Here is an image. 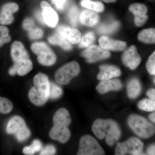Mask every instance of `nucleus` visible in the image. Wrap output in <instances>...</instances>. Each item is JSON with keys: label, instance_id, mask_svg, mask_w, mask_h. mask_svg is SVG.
I'll return each instance as SVG.
<instances>
[{"label": "nucleus", "instance_id": "obj_1", "mask_svg": "<svg viewBox=\"0 0 155 155\" xmlns=\"http://www.w3.org/2000/svg\"><path fill=\"white\" fill-rule=\"evenodd\" d=\"M92 130L99 139L105 138L106 142L110 146L114 145L121 136L119 125L111 119H97L93 124Z\"/></svg>", "mask_w": 155, "mask_h": 155}, {"label": "nucleus", "instance_id": "obj_2", "mask_svg": "<svg viewBox=\"0 0 155 155\" xmlns=\"http://www.w3.org/2000/svg\"><path fill=\"white\" fill-rule=\"evenodd\" d=\"M34 86L28 92L31 102L37 106L43 105L49 98L50 82L47 75L39 73L34 78Z\"/></svg>", "mask_w": 155, "mask_h": 155}, {"label": "nucleus", "instance_id": "obj_3", "mask_svg": "<svg viewBox=\"0 0 155 155\" xmlns=\"http://www.w3.org/2000/svg\"><path fill=\"white\" fill-rule=\"evenodd\" d=\"M128 123L136 134L142 138H149L155 133L154 125L139 115H130L128 117Z\"/></svg>", "mask_w": 155, "mask_h": 155}, {"label": "nucleus", "instance_id": "obj_4", "mask_svg": "<svg viewBox=\"0 0 155 155\" xmlns=\"http://www.w3.org/2000/svg\"><path fill=\"white\" fill-rule=\"evenodd\" d=\"M7 133L14 134L18 141L23 142L31 135V131L26 126L24 119L19 116H15L9 121L6 128Z\"/></svg>", "mask_w": 155, "mask_h": 155}, {"label": "nucleus", "instance_id": "obj_5", "mask_svg": "<svg viewBox=\"0 0 155 155\" xmlns=\"http://www.w3.org/2000/svg\"><path fill=\"white\" fill-rule=\"evenodd\" d=\"M80 71L79 64L76 61H71L56 71L55 79L59 84H67L79 74Z\"/></svg>", "mask_w": 155, "mask_h": 155}, {"label": "nucleus", "instance_id": "obj_6", "mask_svg": "<svg viewBox=\"0 0 155 155\" xmlns=\"http://www.w3.org/2000/svg\"><path fill=\"white\" fill-rule=\"evenodd\" d=\"M105 152L94 137L89 135L83 136L79 141L77 155H102Z\"/></svg>", "mask_w": 155, "mask_h": 155}, {"label": "nucleus", "instance_id": "obj_7", "mask_svg": "<svg viewBox=\"0 0 155 155\" xmlns=\"http://www.w3.org/2000/svg\"><path fill=\"white\" fill-rule=\"evenodd\" d=\"M143 144L139 139L131 137L127 141L117 143L115 149V154L140 155Z\"/></svg>", "mask_w": 155, "mask_h": 155}, {"label": "nucleus", "instance_id": "obj_8", "mask_svg": "<svg viewBox=\"0 0 155 155\" xmlns=\"http://www.w3.org/2000/svg\"><path fill=\"white\" fill-rule=\"evenodd\" d=\"M81 55L86 59L87 62L93 63L109 58L110 54L109 51L93 45L87 48L81 53Z\"/></svg>", "mask_w": 155, "mask_h": 155}, {"label": "nucleus", "instance_id": "obj_9", "mask_svg": "<svg viewBox=\"0 0 155 155\" xmlns=\"http://www.w3.org/2000/svg\"><path fill=\"white\" fill-rule=\"evenodd\" d=\"M122 61L123 64L131 70H134L138 67L141 58L135 46H131L124 52L122 56Z\"/></svg>", "mask_w": 155, "mask_h": 155}, {"label": "nucleus", "instance_id": "obj_10", "mask_svg": "<svg viewBox=\"0 0 155 155\" xmlns=\"http://www.w3.org/2000/svg\"><path fill=\"white\" fill-rule=\"evenodd\" d=\"M19 5L16 3L9 2L5 4L2 7L0 13V24L10 25L14 20L13 14L19 10Z\"/></svg>", "mask_w": 155, "mask_h": 155}, {"label": "nucleus", "instance_id": "obj_11", "mask_svg": "<svg viewBox=\"0 0 155 155\" xmlns=\"http://www.w3.org/2000/svg\"><path fill=\"white\" fill-rule=\"evenodd\" d=\"M41 7L42 10V14L45 23L51 28H54L59 20L57 12L46 1H42L41 2Z\"/></svg>", "mask_w": 155, "mask_h": 155}, {"label": "nucleus", "instance_id": "obj_12", "mask_svg": "<svg viewBox=\"0 0 155 155\" xmlns=\"http://www.w3.org/2000/svg\"><path fill=\"white\" fill-rule=\"evenodd\" d=\"M129 10L134 15V22L136 26L140 27L144 25L148 19L147 15V8L141 3H133L129 6Z\"/></svg>", "mask_w": 155, "mask_h": 155}, {"label": "nucleus", "instance_id": "obj_13", "mask_svg": "<svg viewBox=\"0 0 155 155\" xmlns=\"http://www.w3.org/2000/svg\"><path fill=\"white\" fill-rule=\"evenodd\" d=\"M49 136L52 139L64 143H67L70 138L71 133L67 126L54 125L50 130Z\"/></svg>", "mask_w": 155, "mask_h": 155}, {"label": "nucleus", "instance_id": "obj_14", "mask_svg": "<svg viewBox=\"0 0 155 155\" xmlns=\"http://www.w3.org/2000/svg\"><path fill=\"white\" fill-rule=\"evenodd\" d=\"M100 47L107 51H121L126 47L125 42L116 40L107 36H102L99 39Z\"/></svg>", "mask_w": 155, "mask_h": 155}, {"label": "nucleus", "instance_id": "obj_15", "mask_svg": "<svg viewBox=\"0 0 155 155\" xmlns=\"http://www.w3.org/2000/svg\"><path fill=\"white\" fill-rule=\"evenodd\" d=\"M32 68V62L30 59H28L14 63L13 67L9 69V73L12 76L17 74L19 76H23L29 73Z\"/></svg>", "mask_w": 155, "mask_h": 155}, {"label": "nucleus", "instance_id": "obj_16", "mask_svg": "<svg viewBox=\"0 0 155 155\" xmlns=\"http://www.w3.org/2000/svg\"><path fill=\"white\" fill-rule=\"evenodd\" d=\"M100 72L97 75V78L100 81L112 79L121 75L120 69L113 65H102L100 67Z\"/></svg>", "mask_w": 155, "mask_h": 155}, {"label": "nucleus", "instance_id": "obj_17", "mask_svg": "<svg viewBox=\"0 0 155 155\" xmlns=\"http://www.w3.org/2000/svg\"><path fill=\"white\" fill-rule=\"evenodd\" d=\"M11 55L14 63L29 59L28 52L21 42L15 41L11 48Z\"/></svg>", "mask_w": 155, "mask_h": 155}, {"label": "nucleus", "instance_id": "obj_18", "mask_svg": "<svg viewBox=\"0 0 155 155\" xmlns=\"http://www.w3.org/2000/svg\"><path fill=\"white\" fill-rule=\"evenodd\" d=\"M57 32L61 34L73 44L79 43L81 38V34L79 30L68 26H59L57 29Z\"/></svg>", "mask_w": 155, "mask_h": 155}, {"label": "nucleus", "instance_id": "obj_19", "mask_svg": "<svg viewBox=\"0 0 155 155\" xmlns=\"http://www.w3.org/2000/svg\"><path fill=\"white\" fill-rule=\"evenodd\" d=\"M122 87V84L119 79H108L101 81L97 85V90L101 94L113 91H118Z\"/></svg>", "mask_w": 155, "mask_h": 155}, {"label": "nucleus", "instance_id": "obj_20", "mask_svg": "<svg viewBox=\"0 0 155 155\" xmlns=\"http://www.w3.org/2000/svg\"><path fill=\"white\" fill-rule=\"evenodd\" d=\"M53 121L54 125L69 127L71 122V117L69 111L65 108L59 109L54 115Z\"/></svg>", "mask_w": 155, "mask_h": 155}, {"label": "nucleus", "instance_id": "obj_21", "mask_svg": "<svg viewBox=\"0 0 155 155\" xmlns=\"http://www.w3.org/2000/svg\"><path fill=\"white\" fill-rule=\"evenodd\" d=\"M79 20L84 25L93 26L96 25L99 20L98 15L90 10H84L81 13Z\"/></svg>", "mask_w": 155, "mask_h": 155}, {"label": "nucleus", "instance_id": "obj_22", "mask_svg": "<svg viewBox=\"0 0 155 155\" xmlns=\"http://www.w3.org/2000/svg\"><path fill=\"white\" fill-rule=\"evenodd\" d=\"M48 40L51 44L59 46L65 51H70L72 49L71 43L59 32L49 37Z\"/></svg>", "mask_w": 155, "mask_h": 155}, {"label": "nucleus", "instance_id": "obj_23", "mask_svg": "<svg viewBox=\"0 0 155 155\" xmlns=\"http://www.w3.org/2000/svg\"><path fill=\"white\" fill-rule=\"evenodd\" d=\"M38 61L41 65L49 67L56 63L57 57L52 50L50 48L38 55Z\"/></svg>", "mask_w": 155, "mask_h": 155}, {"label": "nucleus", "instance_id": "obj_24", "mask_svg": "<svg viewBox=\"0 0 155 155\" xmlns=\"http://www.w3.org/2000/svg\"><path fill=\"white\" fill-rule=\"evenodd\" d=\"M127 96L130 99L138 96L141 91V85L138 79L133 78L129 81L127 85Z\"/></svg>", "mask_w": 155, "mask_h": 155}, {"label": "nucleus", "instance_id": "obj_25", "mask_svg": "<svg viewBox=\"0 0 155 155\" xmlns=\"http://www.w3.org/2000/svg\"><path fill=\"white\" fill-rule=\"evenodd\" d=\"M138 39L140 41L146 44H155V28L143 29L139 33Z\"/></svg>", "mask_w": 155, "mask_h": 155}, {"label": "nucleus", "instance_id": "obj_26", "mask_svg": "<svg viewBox=\"0 0 155 155\" xmlns=\"http://www.w3.org/2000/svg\"><path fill=\"white\" fill-rule=\"evenodd\" d=\"M81 5L88 10L97 12H102L104 10V6L100 2H93L91 0H81Z\"/></svg>", "mask_w": 155, "mask_h": 155}, {"label": "nucleus", "instance_id": "obj_27", "mask_svg": "<svg viewBox=\"0 0 155 155\" xmlns=\"http://www.w3.org/2000/svg\"><path fill=\"white\" fill-rule=\"evenodd\" d=\"M43 145L41 142L38 140H35L30 146L23 148V153L25 155H34L35 153L42 150Z\"/></svg>", "mask_w": 155, "mask_h": 155}, {"label": "nucleus", "instance_id": "obj_28", "mask_svg": "<svg viewBox=\"0 0 155 155\" xmlns=\"http://www.w3.org/2000/svg\"><path fill=\"white\" fill-rule=\"evenodd\" d=\"M95 39L94 33L91 31L87 32L81 38L79 43L81 48H88L91 46Z\"/></svg>", "mask_w": 155, "mask_h": 155}, {"label": "nucleus", "instance_id": "obj_29", "mask_svg": "<svg viewBox=\"0 0 155 155\" xmlns=\"http://www.w3.org/2000/svg\"><path fill=\"white\" fill-rule=\"evenodd\" d=\"M119 23L117 21H114L107 24L101 25L98 28V31L101 34L113 33L119 28Z\"/></svg>", "mask_w": 155, "mask_h": 155}, {"label": "nucleus", "instance_id": "obj_30", "mask_svg": "<svg viewBox=\"0 0 155 155\" xmlns=\"http://www.w3.org/2000/svg\"><path fill=\"white\" fill-rule=\"evenodd\" d=\"M13 105L8 99L0 97V113L2 114H9L13 110Z\"/></svg>", "mask_w": 155, "mask_h": 155}, {"label": "nucleus", "instance_id": "obj_31", "mask_svg": "<svg viewBox=\"0 0 155 155\" xmlns=\"http://www.w3.org/2000/svg\"><path fill=\"white\" fill-rule=\"evenodd\" d=\"M138 107L143 110L152 112L155 110V101L154 100L143 99L140 101Z\"/></svg>", "mask_w": 155, "mask_h": 155}, {"label": "nucleus", "instance_id": "obj_32", "mask_svg": "<svg viewBox=\"0 0 155 155\" xmlns=\"http://www.w3.org/2000/svg\"><path fill=\"white\" fill-rule=\"evenodd\" d=\"M79 11L77 7L73 6L70 9L68 13V18L70 23L73 26H76L78 25L79 20Z\"/></svg>", "mask_w": 155, "mask_h": 155}, {"label": "nucleus", "instance_id": "obj_33", "mask_svg": "<svg viewBox=\"0 0 155 155\" xmlns=\"http://www.w3.org/2000/svg\"><path fill=\"white\" fill-rule=\"evenodd\" d=\"M63 91L60 86L50 82L49 98L54 100L59 98L62 95Z\"/></svg>", "mask_w": 155, "mask_h": 155}, {"label": "nucleus", "instance_id": "obj_34", "mask_svg": "<svg viewBox=\"0 0 155 155\" xmlns=\"http://www.w3.org/2000/svg\"><path fill=\"white\" fill-rule=\"evenodd\" d=\"M8 28L6 26L0 25V48L11 41V38L9 35Z\"/></svg>", "mask_w": 155, "mask_h": 155}, {"label": "nucleus", "instance_id": "obj_35", "mask_svg": "<svg viewBox=\"0 0 155 155\" xmlns=\"http://www.w3.org/2000/svg\"><path fill=\"white\" fill-rule=\"evenodd\" d=\"M51 48L46 43L43 42L34 43L31 45V51L36 55H38L42 52Z\"/></svg>", "mask_w": 155, "mask_h": 155}, {"label": "nucleus", "instance_id": "obj_36", "mask_svg": "<svg viewBox=\"0 0 155 155\" xmlns=\"http://www.w3.org/2000/svg\"><path fill=\"white\" fill-rule=\"evenodd\" d=\"M148 72L151 75H155V51L150 56L146 64Z\"/></svg>", "mask_w": 155, "mask_h": 155}, {"label": "nucleus", "instance_id": "obj_37", "mask_svg": "<svg viewBox=\"0 0 155 155\" xmlns=\"http://www.w3.org/2000/svg\"><path fill=\"white\" fill-rule=\"evenodd\" d=\"M28 31L29 37L31 39H38L43 36V31L41 28L35 27Z\"/></svg>", "mask_w": 155, "mask_h": 155}, {"label": "nucleus", "instance_id": "obj_38", "mask_svg": "<svg viewBox=\"0 0 155 155\" xmlns=\"http://www.w3.org/2000/svg\"><path fill=\"white\" fill-rule=\"evenodd\" d=\"M55 147L52 145H48L42 150L40 155H53L56 153Z\"/></svg>", "mask_w": 155, "mask_h": 155}, {"label": "nucleus", "instance_id": "obj_39", "mask_svg": "<svg viewBox=\"0 0 155 155\" xmlns=\"http://www.w3.org/2000/svg\"><path fill=\"white\" fill-rule=\"evenodd\" d=\"M35 23L33 19L31 18H26L23 22V27L25 30L29 31L31 29H32L35 27Z\"/></svg>", "mask_w": 155, "mask_h": 155}, {"label": "nucleus", "instance_id": "obj_40", "mask_svg": "<svg viewBox=\"0 0 155 155\" xmlns=\"http://www.w3.org/2000/svg\"><path fill=\"white\" fill-rule=\"evenodd\" d=\"M56 8L60 10H63L66 2V0H51Z\"/></svg>", "mask_w": 155, "mask_h": 155}, {"label": "nucleus", "instance_id": "obj_41", "mask_svg": "<svg viewBox=\"0 0 155 155\" xmlns=\"http://www.w3.org/2000/svg\"><path fill=\"white\" fill-rule=\"evenodd\" d=\"M147 94L150 98L155 100V89H154L149 90L147 92Z\"/></svg>", "mask_w": 155, "mask_h": 155}, {"label": "nucleus", "instance_id": "obj_42", "mask_svg": "<svg viewBox=\"0 0 155 155\" xmlns=\"http://www.w3.org/2000/svg\"><path fill=\"white\" fill-rule=\"evenodd\" d=\"M147 152L148 155H155V144L149 147Z\"/></svg>", "mask_w": 155, "mask_h": 155}, {"label": "nucleus", "instance_id": "obj_43", "mask_svg": "<svg viewBox=\"0 0 155 155\" xmlns=\"http://www.w3.org/2000/svg\"><path fill=\"white\" fill-rule=\"evenodd\" d=\"M35 16L37 19H38L39 21L42 24H44L45 22L44 21L43 17L42 14L41 12H37L35 14Z\"/></svg>", "mask_w": 155, "mask_h": 155}, {"label": "nucleus", "instance_id": "obj_44", "mask_svg": "<svg viewBox=\"0 0 155 155\" xmlns=\"http://www.w3.org/2000/svg\"><path fill=\"white\" fill-rule=\"evenodd\" d=\"M149 118L152 122L155 123V113L150 114L149 116Z\"/></svg>", "mask_w": 155, "mask_h": 155}, {"label": "nucleus", "instance_id": "obj_45", "mask_svg": "<svg viewBox=\"0 0 155 155\" xmlns=\"http://www.w3.org/2000/svg\"><path fill=\"white\" fill-rule=\"evenodd\" d=\"M106 3H114L116 2V0H102Z\"/></svg>", "mask_w": 155, "mask_h": 155}, {"label": "nucleus", "instance_id": "obj_46", "mask_svg": "<svg viewBox=\"0 0 155 155\" xmlns=\"http://www.w3.org/2000/svg\"></svg>", "mask_w": 155, "mask_h": 155}]
</instances>
